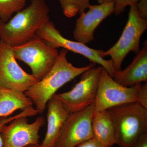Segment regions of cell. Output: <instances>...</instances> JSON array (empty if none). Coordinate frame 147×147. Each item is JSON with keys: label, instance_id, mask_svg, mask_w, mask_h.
<instances>
[{"label": "cell", "instance_id": "obj_1", "mask_svg": "<svg viewBox=\"0 0 147 147\" xmlns=\"http://www.w3.org/2000/svg\"><path fill=\"white\" fill-rule=\"evenodd\" d=\"M50 11L45 0H31L7 23L0 19V40L11 47L28 42L50 21Z\"/></svg>", "mask_w": 147, "mask_h": 147}, {"label": "cell", "instance_id": "obj_2", "mask_svg": "<svg viewBox=\"0 0 147 147\" xmlns=\"http://www.w3.org/2000/svg\"><path fill=\"white\" fill-rule=\"evenodd\" d=\"M68 52L65 49H62L50 71L24 93L31 99L38 114L44 113L47 102L61 87L94 66L95 64L92 63L84 67L74 66L67 60Z\"/></svg>", "mask_w": 147, "mask_h": 147}, {"label": "cell", "instance_id": "obj_3", "mask_svg": "<svg viewBox=\"0 0 147 147\" xmlns=\"http://www.w3.org/2000/svg\"><path fill=\"white\" fill-rule=\"evenodd\" d=\"M113 121L116 145L133 147L147 133V109L139 102L127 103L108 110Z\"/></svg>", "mask_w": 147, "mask_h": 147}, {"label": "cell", "instance_id": "obj_4", "mask_svg": "<svg viewBox=\"0 0 147 147\" xmlns=\"http://www.w3.org/2000/svg\"><path fill=\"white\" fill-rule=\"evenodd\" d=\"M129 6L128 20L120 37L113 47L102 53L103 58L111 57L117 71L121 70L122 64L129 53L137 55L140 52V38L147 29V20L140 16L136 4Z\"/></svg>", "mask_w": 147, "mask_h": 147}, {"label": "cell", "instance_id": "obj_5", "mask_svg": "<svg viewBox=\"0 0 147 147\" xmlns=\"http://www.w3.org/2000/svg\"><path fill=\"white\" fill-rule=\"evenodd\" d=\"M12 48L16 59L28 65L32 75L39 81L50 71L59 55L57 49L50 47L36 35L28 42Z\"/></svg>", "mask_w": 147, "mask_h": 147}, {"label": "cell", "instance_id": "obj_6", "mask_svg": "<svg viewBox=\"0 0 147 147\" xmlns=\"http://www.w3.org/2000/svg\"><path fill=\"white\" fill-rule=\"evenodd\" d=\"M102 69L100 66L88 69L71 90L54 96L70 114L85 109L95 101Z\"/></svg>", "mask_w": 147, "mask_h": 147}, {"label": "cell", "instance_id": "obj_7", "mask_svg": "<svg viewBox=\"0 0 147 147\" xmlns=\"http://www.w3.org/2000/svg\"><path fill=\"white\" fill-rule=\"evenodd\" d=\"M36 35L50 47L57 49L62 48L84 56L92 63L98 64L105 69L111 77H114L116 70L111 59L105 60L102 57L103 50H97L87 46L86 44L65 38L56 28L51 21L37 32Z\"/></svg>", "mask_w": 147, "mask_h": 147}, {"label": "cell", "instance_id": "obj_8", "mask_svg": "<svg viewBox=\"0 0 147 147\" xmlns=\"http://www.w3.org/2000/svg\"><path fill=\"white\" fill-rule=\"evenodd\" d=\"M142 84L126 87L116 82L102 68L94 102V112H100L115 106L138 102V91Z\"/></svg>", "mask_w": 147, "mask_h": 147}, {"label": "cell", "instance_id": "obj_9", "mask_svg": "<svg viewBox=\"0 0 147 147\" xmlns=\"http://www.w3.org/2000/svg\"><path fill=\"white\" fill-rule=\"evenodd\" d=\"M39 81L20 66L12 47L0 40V88L25 93Z\"/></svg>", "mask_w": 147, "mask_h": 147}, {"label": "cell", "instance_id": "obj_10", "mask_svg": "<svg viewBox=\"0 0 147 147\" xmlns=\"http://www.w3.org/2000/svg\"><path fill=\"white\" fill-rule=\"evenodd\" d=\"M94 102L87 108L70 113L59 134L55 147H76L94 137L92 117Z\"/></svg>", "mask_w": 147, "mask_h": 147}, {"label": "cell", "instance_id": "obj_11", "mask_svg": "<svg viewBox=\"0 0 147 147\" xmlns=\"http://www.w3.org/2000/svg\"><path fill=\"white\" fill-rule=\"evenodd\" d=\"M28 117H18L2 126L0 134L3 147H25L29 145H39V131L45 124L44 117H39L29 123Z\"/></svg>", "mask_w": 147, "mask_h": 147}, {"label": "cell", "instance_id": "obj_12", "mask_svg": "<svg viewBox=\"0 0 147 147\" xmlns=\"http://www.w3.org/2000/svg\"><path fill=\"white\" fill-rule=\"evenodd\" d=\"M114 1L97 5H90L88 11L80 15L73 30L76 41L86 44L94 39L96 29L102 21L114 12Z\"/></svg>", "mask_w": 147, "mask_h": 147}, {"label": "cell", "instance_id": "obj_13", "mask_svg": "<svg viewBox=\"0 0 147 147\" xmlns=\"http://www.w3.org/2000/svg\"><path fill=\"white\" fill-rule=\"evenodd\" d=\"M47 131L39 147H55L61 129L70 113L54 95L47 102Z\"/></svg>", "mask_w": 147, "mask_h": 147}, {"label": "cell", "instance_id": "obj_14", "mask_svg": "<svg viewBox=\"0 0 147 147\" xmlns=\"http://www.w3.org/2000/svg\"><path fill=\"white\" fill-rule=\"evenodd\" d=\"M113 78L119 84L126 87L147 82V40L131 63L124 70L116 71Z\"/></svg>", "mask_w": 147, "mask_h": 147}, {"label": "cell", "instance_id": "obj_15", "mask_svg": "<svg viewBox=\"0 0 147 147\" xmlns=\"http://www.w3.org/2000/svg\"><path fill=\"white\" fill-rule=\"evenodd\" d=\"M92 123L94 138L109 147L116 145L115 127L108 110L94 112Z\"/></svg>", "mask_w": 147, "mask_h": 147}, {"label": "cell", "instance_id": "obj_16", "mask_svg": "<svg viewBox=\"0 0 147 147\" xmlns=\"http://www.w3.org/2000/svg\"><path fill=\"white\" fill-rule=\"evenodd\" d=\"M32 106L31 100L24 93L0 88V118L9 117L16 110Z\"/></svg>", "mask_w": 147, "mask_h": 147}, {"label": "cell", "instance_id": "obj_17", "mask_svg": "<svg viewBox=\"0 0 147 147\" xmlns=\"http://www.w3.org/2000/svg\"><path fill=\"white\" fill-rule=\"evenodd\" d=\"M64 15L68 18H71L85 12L90 4V0H59Z\"/></svg>", "mask_w": 147, "mask_h": 147}, {"label": "cell", "instance_id": "obj_18", "mask_svg": "<svg viewBox=\"0 0 147 147\" xmlns=\"http://www.w3.org/2000/svg\"><path fill=\"white\" fill-rule=\"evenodd\" d=\"M27 0H0V19L7 23L13 13L25 8Z\"/></svg>", "mask_w": 147, "mask_h": 147}, {"label": "cell", "instance_id": "obj_19", "mask_svg": "<svg viewBox=\"0 0 147 147\" xmlns=\"http://www.w3.org/2000/svg\"><path fill=\"white\" fill-rule=\"evenodd\" d=\"M36 110L33 107H29L22 110V112L16 115L10 117H3L0 118V130L5 125L10 123L14 119L21 116H27L28 117H33L36 115ZM3 141L0 134V147H3Z\"/></svg>", "mask_w": 147, "mask_h": 147}, {"label": "cell", "instance_id": "obj_20", "mask_svg": "<svg viewBox=\"0 0 147 147\" xmlns=\"http://www.w3.org/2000/svg\"><path fill=\"white\" fill-rule=\"evenodd\" d=\"M140 0H115L114 13L116 16L120 15L127 6L137 4Z\"/></svg>", "mask_w": 147, "mask_h": 147}, {"label": "cell", "instance_id": "obj_21", "mask_svg": "<svg viewBox=\"0 0 147 147\" xmlns=\"http://www.w3.org/2000/svg\"><path fill=\"white\" fill-rule=\"evenodd\" d=\"M138 102L147 109V82L141 84L138 91Z\"/></svg>", "mask_w": 147, "mask_h": 147}, {"label": "cell", "instance_id": "obj_22", "mask_svg": "<svg viewBox=\"0 0 147 147\" xmlns=\"http://www.w3.org/2000/svg\"><path fill=\"white\" fill-rule=\"evenodd\" d=\"M136 5L140 16L147 20V0H140Z\"/></svg>", "mask_w": 147, "mask_h": 147}, {"label": "cell", "instance_id": "obj_23", "mask_svg": "<svg viewBox=\"0 0 147 147\" xmlns=\"http://www.w3.org/2000/svg\"><path fill=\"white\" fill-rule=\"evenodd\" d=\"M76 147H109L103 144L93 137L80 144Z\"/></svg>", "mask_w": 147, "mask_h": 147}, {"label": "cell", "instance_id": "obj_24", "mask_svg": "<svg viewBox=\"0 0 147 147\" xmlns=\"http://www.w3.org/2000/svg\"><path fill=\"white\" fill-rule=\"evenodd\" d=\"M133 147H147V133L141 136Z\"/></svg>", "mask_w": 147, "mask_h": 147}, {"label": "cell", "instance_id": "obj_25", "mask_svg": "<svg viewBox=\"0 0 147 147\" xmlns=\"http://www.w3.org/2000/svg\"><path fill=\"white\" fill-rule=\"evenodd\" d=\"M115 0H97L99 4L108 3L114 1Z\"/></svg>", "mask_w": 147, "mask_h": 147}, {"label": "cell", "instance_id": "obj_26", "mask_svg": "<svg viewBox=\"0 0 147 147\" xmlns=\"http://www.w3.org/2000/svg\"><path fill=\"white\" fill-rule=\"evenodd\" d=\"M25 147H39V145L36 146V145H29Z\"/></svg>", "mask_w": 147, "mask_h": 147}]
</instances>
